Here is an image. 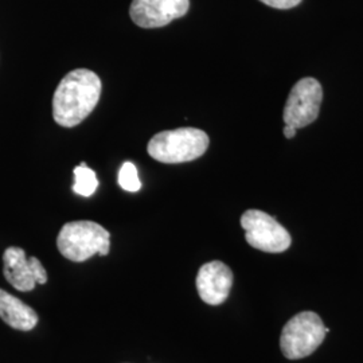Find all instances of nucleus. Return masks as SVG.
Returning <instances> with one entry per match:
<instances>
[{"mask_svg":"<svg viewBox=\"0 0 363 363\" xmlns=\"http://www.w3.org/2000/svg\"><path fill=\"white\" fill-rule=\"evenodd\" d=\"M6 280L21 292H30L37 284H46L48 273L37 257H27L22 247H10L3 255Z\"/></svg>","mask_w":363,"mask_h":363,"instance_id":"7","label":"nucleus"},{"mask_svg":"<svg viewBox=\"0 0 363 363\" xmlns=\"http://www.w3.org/2000/svg\"><path fill=\"white\" fill-rule=\"evenodd\" d=\"M233 286V272L222 261H210L196 274L199 298L210 306H220L229 298Z\"/></svg>","mask_w":363,"mask_h":363,"instance_id":"9","label":"nucleus"},{"mask_svg":"<svg viewBox=\"0 0 363 363\" xmlns=\"http://www.w3.org/2000/svg\"><path fill=\"white\" fill-rule=\"evenodd\" d=\"M322 100L320 82L315 78H301L288 96L283 115L286 124L294 125L296 130L310 125L319 116Z\"/></svg>","mask_w":363,"mask_h":363,"instance_id":"6","label":"nucleus"},{"mask_svg":"<svg viewBox=\"0 0 363 363\" xmlns=\"http://www.w3.org/2000/svg\"><path fill=\"white\" fill-rule=\"evenodd\" d=\"M328 331L318 313L300 312L286 322L281 331V352L291 361L306 358L318 350Z\"/></svg>","mask_w":363,"mask_h":363,"instance_id":"4","label":"nucleus"},{"mask_svg":"<svg viewBox=\"0 0 363 363\" xmlns=\"http://www.w3.org/2000/svg\"><path fill=\"white\" fill-rule=\"evenodd\" d=\"M118 184L130 193H136L142 189V182L138 175V169L133 163L125 162L118 171Z\"/></svg>","mask_w":363,"mask_h":363,"instance_id":"12","label":"nucleus"},{"mask_svg":"<svg viewBox=\"0 0 363 363\" xmlns=\"http://www.w3.org/2000/svg\"><path fill=\"white\" fill-rule=\"evenodd\" d=\"M100 77L88 69L67 73L52 97V117L66 128L76 127L91 115L101 96Z\"/></svg>","mask_w":363,"mask_h":363,"instance_id":"1","label":"nucleus"},{"mask_svg":"<svg viewBox=\"0 0 363 363\" xmlns=\"http://www.w3.org/2000/svg\"><path fill=\"white\" fill-rule=\"evenodd\" d=\"M74 184L73 191L81 196H91L99 187V179L96 172L85 163H81L74 169Z\"/></svg>","mask_w":363,"mask_h":363,"instance_id":"11","label":"nucleus"},{"mask_svg":"<svg viewBox=\"0 0 363 363\" xmlns=\"http://www.w3.org/2000/svg\"><path fill=\"white\" fill-rule=\"evenodd\" d=\"M0 318L19 331H30L38 323V315L22 300L0 288Z\"/></svg>","mask_w":363,"mask_h":363,"instance_id":"10","label":"nucleus"},{"mask_svg":"<svg viewBox=\"0 0 363 363\" xmlns=\"http://www.w3.org/2000/svg\"><path fill=\"white\" fill-rule=\"evenodd\" d=\"M208 136L198 128H178L156 133L150 140L148 155L160 163L177 164L191 162L208 150Z\"/></svg>","mask_w":363,"mask_h":363,"instance_id":"3","label":"nucleus"},{"mask_svg":"<svg viewBox=\"0 0 363 363\" xmlns=\"http://www.w3.org/2000/svg\"><path fill=\"white\" fill-rule=\"evenodd\" d=\"M60 253L73 262H82L94 255L106 256L111 249V234L93 220L67 222L57 237Z\"/></svg>","mask_w":363,"mask_h":363,"instance_id":"2","label":"nucleus"},{"mask_svg":"<svg viewBox=\"0 0 363 363\" xmlns=\"http://www.w3.org/2000/svg\"><path fill=\"white\" fill-rule=\"evenodd\" d=\"M189 9L190 0H132L130 15L142 28H157L184 16Z\"/></svg>","mask_w":363,"mask_h":363,"instance_id":"8","label":"nucleus"},{"mask_svg":"<svg viewBox=\"0 0 363 363\" xmlns=\"http://www.w3.org/2000/svg\"><path fill=\"white\" fill-rule=\"evenodd\" d=\"M264 4L277 9V10H288V9H294L301 3V0H259Z\"/></svg>","mask_w":363,"mask_h":363,"instance_id":"13","label":"nucleus"},{"mask_svg":"<svg viewBox=\"0 0 363 363\" xmlns=\"http://www.w3.org/2000/svg\"><path fill=\"white\" fill-rule=\"evenodd\" d=\"M247 242L252 247L267 253H283L292 244L291 234L272 216L250 208L241 217Z\"/></svg>","mask_w":363,"mask_h":363,"instance_id":"5","label":"nucleus"},{"mask_svg":"<svg viewBox=\"0 0 363 363\" xmlns=\"http://www.w3.org/2000/svg\"><path fill=\"white\" fill-rule=\"evenodd\" d=\"M296 130H298L294 125L286 124V127H284V136H286V139H294L295 135H296Z\"/></svg>","mask_w":363,"mask_h":363,"instance_id":"14","label":"nucleus"}]
</instances>
